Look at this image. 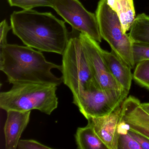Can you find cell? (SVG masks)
Returning a JSON list of instances; mask_svg holds the SVG:
<instances>
[{"label":"cell","mask_w":149,"mask_h":149,"mask_svg":"<svg viewBox=\"0 0 149 149\" xmlns=\"http://www.w3.org/2000/svg\"><path fill=\"white\" fill-rule=\"evenodd\" d=\"M10 21L13 33L26 46L41 52L64 53L70 38L68 32L65 22L51 13L15 11Z\"/></svg>","instance_id":"6da1fadb"},{"label":"cell","mask_w":149,"mask_h":149,"mask_svg":"<svg viewBox=\"0 0 149 149\" xmlns=\"http://www.w3.org/2000/svg\"><path fill=\"white\" fill-rule=\"evenodd\" d=\"M61 67L48 61L41 51L28 46L7 44L0 48V70L13 85L32 83L59 86L62 79L51 70L61 71Z\"/></svg>","instance_id":"7a4b0ae2"},{"label":"cell","mask_w":149,"mask_h":149,"mask_svg":"<svg viewBox=\"0 0 149 149\" xmlns=\"http://www.w3.org/2000/svg\"><path fill=\"white\" fill-rule=\"evenodd\" d=\"M57 86L41 83L13 84L11 89L0 93V108L26 111L38 110L50 115L58 107Z\"/></svg>","instance_id":"3957f363"},{"label":"cell","mask_w":149,"mask_h":149,"mask_svg":"<svg viewBox=\"0 0 149 149\" xmlns=\"http://www.w3.org/2000/svg\"><path fill=\"white\" fill-rule=\"evenodd\" d=\"M62 56L61 78L73 94V102L84 91L95 86L99 87L78 36L70 38Z\"/></svg>","instance_id":"277c9868"},{"label":"cell","mask_w":149,"mask_h":149,"mask_svg":"<svg viewBox=\"0 0 149 149\" xmlns=\"http://www.w3.org/2000/svg\"><path fill=\"white\" fill-rule=\"evenodd\" d=\"M95 15L102 38L124 63L131 68H134L136 65L132 41L129 35L124 33L118 16L109 6L107 0L99 1Z\"/></svg>","instance_id":"5b68a950"},{"label":"cell","mask_w":149,"mask_h":149,"mask_svg":"<svg viewBox=\"0 0 149 149\" xmlns=\"http://www.w3.org/2000/svg\"><path fill=\"white\" fill-rule=\"evenodd\" d=\"M78 37L97 85L108 94L125 100L129 93L121 88L109 71L104 58L103 49L98 42L82 33H80Z\"/></svg>","instance_id":"8992f818"},{"label":"cell","mask_w":149,"mask_h":149,"mask_svg":"<svg viewBox=\"0 0 149 149\" xmlns=\"http://www.w3.org/2000/svg\"><path fill=\"white\" fill-rule=\"evenodd\" d=\"M52 8L73 29L102 42L96 15L87 11L79 0H56Z\"/></svg>","instance_id":"52a82bcc"},{"label":"cell","mask_w":149,"mask_h":149,"mask_svg":"<svg viewBox=\"0 0 149 149\" xmlns=\"http://www.w3.org/2000/svg\"><path fill=\"white\" fill-rule=\"evenodd\" d=\"M124 100L108 94L96 86L84 91L73 103L88 120L109 114Z\"/></svg>","instance_id":"ba28073f"},{"label":"cell","mask_w":149,"mask_h":149,"mask_svg":"<svg viewBox=\"0 0 149 149\" xmlns=\"http://www.w3.org/2000/svg\"><path fill=\"white\" fill-rule=\"evenodd\" d=\"M121 120V105L109 114L88 119L108 149H118V126Z\"/></svg>","instance_id":"9c48e42d"},{"label":"cell","mask_w":149,"mask_h":149,"mask_svg":"<svg viewBox=\"0 0 149 149\" xmlns=\"http://www.w3.org/2000/svg\"><path fill=\"white\" fill-rule=\"evenodd\" d=\"M140 104L135 97H126L121 104V119L129 125L130 130L149 139V112Z\"/></svg>","instance_id":"30bf717a"},{"label":"cell","mask_w":149,"mask_h":149,"mask_svg":"<svg viewBox=\"0 0 149 149\" xmlns=\"http://www.w3.org/2000/svg\"><path fill=\"white\" fill-rule=\"evenodd\" d=\"M31 111L9 110L4 126L6 149H16L22 132L29 123Z\"/></svg>","instance_id":"8fae6325"},{"label":"cell","mask_w":149,"mask_h":149,"mask_svg":"<svg viewBox=\"0 0 149 149\" xmlns=\"http://www.w3.org/2000/svg\"><path fill=\"white\" fill-rule=\"evenodd\" d=\"M103 54L108 69L112 76L121 88L129 93L133 79L132 69L112 50L109 52L103 49Z\"/></svg>","instance_id":"7c38bea8"},{"label":"cell","mask_w":149,"mask_h":149,"mask_svg":"<svg viewBox=\"0 0 149 149\" xmlns=\"http://www.w3.org/2000/svg\"><path fill=\"white\" fill-rule=\"evenodd\" d=\"M107 2L109 6L117 15L123 31L126 33L130 30L136 18L133 0H107Z\"/></svg>","instance_id":"4fadbf2b"},{"label":"cell","mask_w":149,"mask_h":149,"mask_svg":"<svg viewBox=\"0 0 149 149\" xmlns=\"http://www.w3.org/2000/svg\"><path fill=\"white\" fill-rule=\"evenodd\" d=\"M75 139L79 149H107L92 125L88 123L85 127L77 128Z\"/></svg>","instance_id":"5bb4252c"},{"label":"cell","mask_w":149,"mask_h":149,"mask_svg":"<svg viewBox=\"0 0 149 149\" xmlns=\"http://www.w3.org/2000/svg\"><path fill=\"white\" fill-rule=\"evenodd\" d=\"M129 37L132 42L149 46V16L139 14L130 28Z\"/></svg>","instance_id":"9a60e30c"},{"label":"cell","mask_w":149,"mask_h":149,"mask_svg":"<svg viewBox=\"0 0 149 149\" xmlns=\"http://www.w3.org/2000/svg\"><path fill=\"white\" fill-rule=\"evenodd\" d=\"M133 79L138 84L149 90V60L142 61L136 64Z\"/></svg>","instance_id":"2e32d148"},{"label":"cell","mask_w":149,"mask_h":149,"mask_svg":"<svg viewBox=\"0 0 149 149\" xmlns=\"http://www.w3.org/2000/svg\"><path fill=\"white\" fill-rule=\"evenodd\" d=\"M56 0H8L11 6L18 7L23 10L32 9L39 7L53 8Z\"/></svg>","instance_id":"e0dca14e"},{"label":"cell","mask_w":149,"mask_h":149,"mask_svg":"<svg viewBox=\"0 0 149 149\" xmlns=\"http://www.w3.org/2000/svg\"><path fill=\"white\" fill-rule=\"evenodd\" d=\"M132 51L135 65L139 62L149 60V46L132 42Z\"/></svg>","instance_id":"ac0fdd59"},{"label":"cell","mask_w":149,"mask_h":149,"mask_svg":"<svg viewBox=\"0 0 149 149\" xmlns=\"http://www.w3.org/2000/svg\"><path fill=\"white\" fill-rule=\"evenodd\" d=\"M118 149H143L140 145L129 134L119 135Z\"/></svg>","instance_id":"d6986e66"},{"label":"cell","mask_w":149,"mask_h":149,"mask_svg":"<svg viewBox=\"0 0 149 149\" xmlns=\"http://www.w3.org/2000/svg\"><path fill=\"white\" fill-rule=\"evenodd\" d=\"M18 149H51L45 145L33 139H20L18 143Z\"/></svg>","instance_id":"ffe728a7"},{"label":"cell","mask_w":149,"mask_h":149,"mask_svg":"<svg viewBox=\"0 0 149 149\" xmlns=\"http://www.w3.org/2000/svg\"><path fill=\"white\" fill-rule=\"evenodd\" d=\"M11 29L12 26H8L6 19L1 22L0 24V48L8 44L7 35Z\"/></svg>","instance_id":"44dd1931"},{"label":"cell","mask_w":149,"mask_h":149,"mask_svg":"<svg viewBox=\"0 0 149 149\" xmlns=\"http://www.w3.org/2000/svg\"><path fill=\"white\" fill-rule=\"evenodd\" d=\"M128 134L140 145L143 149H149V139L143 135L130 130Z\"/></svg>","instance_id":"7402d4cb"},{"label":"cell","mask_w":149,"mask_h":149,"mask_svg":"<svg viewBox=\"0 0 149 149\" xmlns=\"http://www.w3.org/2000/svg\"><path fill=\"white\" fill-rule=\"evenodd\" d=\"M130 126L126 122L121 119L118 126V132L119 135H126L128 134Z\"/></svg>","instance_id":"603a6c76"},{"label":"cell","mask_w":149,"mask_h":149,"mask_svg":"<svg viewBox=\"0 0 149 149\" xmlns=\"http://www.w3.org/2000/svg\"><path fill=\"white\" fill-rule=\"evenodd\" d=\"M141 107L143 108L145 110L149 112V102L141 103L140 104Z\"/></svg>","instance_id":"cb8c5ba5"}]
</instances>
